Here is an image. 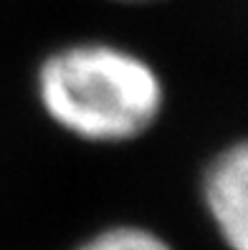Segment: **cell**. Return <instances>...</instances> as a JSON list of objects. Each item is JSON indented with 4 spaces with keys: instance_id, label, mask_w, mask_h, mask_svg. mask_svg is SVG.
Here are the masks:
<instances>
[{
    "instance_id": "obj_4",
    "label": "cell",
    "mask_w": 248,
    "mask_h": 250,
    "mask_svg": "<svg viewBox=\"0 0 248 250\" xmlns=\"http://www.w3.org/2000/svg\"><path fill=\"white\" fill-rule=\"evenodd\" d=\"M119 3H157V0H119Z\"/></svg>"
},
{
    "instance_id": "obj_1",
    "label": "cell",
    "mask_w": 248,
    "mask_h": 250,
    "mask_svg": "<svg viewBox=\"0 0 248 250\" xmlns=\"http://www.w3.org/2000/svg\"><path fill=\"white\" fill-rule=\"evenodd\" d=\"M36 86L43 111L58 126L96 144L137 139L165 104L157 71L112 43H76L51 53Z\"/></svg>"
},
{
    "instance_id": "obj_3",
    "label": "cell",
    "mask_w": 248,
    "mask_h": 250,
    "mask_svg": "<svg viewBox=\"0 0 248 250\" xmlns=\"http://www.w3.org/2000/svg\"><path fill=\"white\" fill-rule=\"evenodd\" d=\"M76 250H175V248L165 238H159L155 230L137 225H116L91 235Z\"/></svg>"
},
{
    "instance_id": "obj_2",
    "label": "cell",
    "mask_w": 248,
    "mask_h": 250,
    "mask_svg": "<svg viewBox=\"0 0 248 250\" xmlns=\"http://www.w3.org/2000/svg\"><path fill=\"white\" fill-rule=\"evenodd\" d=\"M203 200L228 250H248V139L230 144L210 162Z\"/></svg>"
}]
</instances>
